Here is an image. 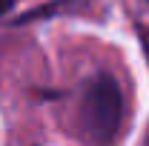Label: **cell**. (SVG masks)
<instances>
[{
  "mask_svg": "<svg viewBox=\"0 0 149 146\" xmlns=\"http://www.w3.org/2000/svg\"><path fill=\"white\" fill-rule=\"evenodd\" d=\"M126 117L123 89L115 74L97 72L86 80L77 103V126L89 146H115Z\"/></svg>",
  "mask_w": 149,
  "mask_h": 146,
  "instance_id": "obj_1",
  "label": "cell"
},
{
  "mask_svg": "<svg viewBox=\"0 0 149 146\" xmlns=\"http://www.w3.org/2000/svg\"><path fill=\"white\" fill-rule=\"evenodd\" d=\"M92 0H49V3H43V6H35V9H29V12H23L15 23H35V20H43V17H55V15H63V12H80V9H86Z\"/></svg>",
  "mask_w": 149,
  "mask_h": 146,
  "instance_id": "obj_2",
  "label": "cell"
}]
</instances>
